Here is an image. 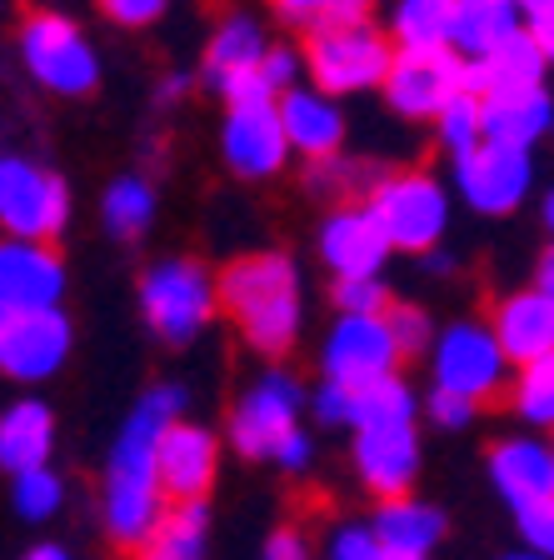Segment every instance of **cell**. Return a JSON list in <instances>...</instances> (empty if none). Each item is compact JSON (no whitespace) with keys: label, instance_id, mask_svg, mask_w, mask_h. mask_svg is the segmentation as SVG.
I'll return each mask as SVG.
<instances>
[{"label":"cell","instance_id":"4316f807","mask_svg":"<svg viewBox=\"0 0 554 560\" xmlns=\"http://www.w3.org/2000/svg\"><path fill=\"white\" fill-rule=\"evenodd\" d=\"M345 425L355 431H385V425H415V396L400 375H380L369 385L345 390Z\"/></svg>","mask_w":554,"mask_h":560},{"label":"cell","instance_id":"ba28073f","mask_svg":"<svg viewBox=\"0 0 554 560\" xmlns=\"http://www.w3.org/2000/svg\"><path fill=\"white\" fill-rule=\"evenodd\" d=\"M300 381L285 371H270L260 375V381L250 385L240 396V406H235L231 416V441L240 455H250V460H260V455H275V445L285 441L290 431H300L295 425V416H300Z\"/></svg>","mask_w":554,"mask_h":560},{"label":"cell","instance_id":"603a6c76","mask_svg":"<svg viewBox=\"0 0 554 560\" xmlns=\"http://www.w3.org/2000/svg\"><path fill=\"white\" fill-rule=\"evenodd\" d=\"M550 91H509V95H485L480 101V140L490 145H509V151H530L534 140L550 130Z\"/></svg>","mask_w":554,"mask_h":560},{"label":"cell","instance_id":"30bf717a","mask_svg":"<svg viewBox=\"0 0 554 560\" xmlns=\"http://www.w3.org/2000/svg\"><path fill=\"white\" fill-rule=\"evenodd\" d=\"M325 381L330 385H369L380 381V375H394V361H400V350L390 340V326H385V315H340L335 330L325 336Z\"/></svg>","mask_w":554,"mask_h":560},{"label":"cell","instance_id":"4dcf8cb0","mask_svg":"<svg viewBox=\"0 0 554 560\" xmlns=\"http://www.w3.org/2000/svg\"><path fill=\"white\" fill-rule=\"evenodd\" d=\"M101 215L110 225V235H140L155 215V190L140 180V175H120L116 186L105 190Z\"/></svg>","mask_w":554,"mask_h":560},{"label":"cell","instance_id":"e0dca14e","mask_svg":"<svg viewBox=\"0 0 554 560\" xmlns=\"http://www.w3.org/2000/svg\"><path fill=\"white\" fill-rule=\"evenodd\" d=\"M544 70H550V50H540L524 31H515L505 46H495L485 60H464L460 91L485 101V95H509V91H540Z\"/></svg>","mask_w":554,"mask_h":560},{"label":"cell","instance_id":"f907efd6","mask_svg":"<svg viewBox=\"0 0 554 560\" xmlns=\"http://www.w3.org/2000/svg\"><path fill=\"white\" fill-rule=\"evenodd\" d=\"M5 315H11V305H5V295H0V320H5Z\"/></svg>","mask_w":554,"mask_h":560},{"label":"cell","instance_id":"ee69618b","mask_svg":"<svg viewBox=\"0 0 554 560\" xmlns=\"http://www.w3.org/2000/svg\"><path fill=\"white\" fill-rule=\"evenodd\" d=\"M275 460L280 466H290V470H300L305 460H310V435H300V431H290L285 441L275 445Z\"/></svg>","mask_w":554,"mask_h":560},{"label":"cell","instance_id":"bcb514c9","mask_svg":"<svg viewBox=\"0 0 554 560\" xmlns=\"http://www.w3.org/2000/svg\"><path fill=\"white\" fill-rule=\"evenodd\" d=\"M285 21H315V15L325 11V0H270Z\"/></svg>","mask_w":554,"mask_h":560},{"label":"cell","instance_id":"d6986e66","mask_svg":"<svg viewBox=\"0 0 554 560\" xmlns=\"http://www.w3.org/2000/svg\"><path fill=\"white\" fill-rule=\"evenodd\" d=\"M355 460L365 486L380 501H404L410 480L420 470V445H415V425H385V431H359L355 441Z\"/></svg>","mask_w":554,"mask_h":560},{"label":"cell","instance_id":"f1b7e54d","mask_svg":"<svg viewBox=\"0 0 554 560\" xmlns=\"http://www.w3.org/2000/svg\"><path fill=\"white\" fill-rule=\"evenodd\" d=\"M200 546H205V505H170L135 546V560H200Z\"/></svg>","mask_w":554,"mask_h":560},{"label":"cell","instance_id":"f35d334b","mask_svg":"<svg viewBox=\"0 0 554 560\" xmlns=\"http://www.w3.org/2000/svg\"><path fill=\"white\" fill-rule=\"evenodd\" d=\"M101 11L110 15L116 25H151V21H161V11H165V0H101Z\"/></svg>","mask_w":554,"mask_h":560},{"label":"cell","instance_id":"ac0fdd59","mask_svg":"<svg viewBox=\"0 0 554 560\" xmlns=\"http://www.w3.org/2000/svg\"><path fill=\"white\" fill-rule=\"evenodd\" d=\"M490 336H495L499 355L515 361V365L554 361L550 355L554 350V295L520 291V295H509V301H499Z\"/></svg>","mask_w":554,"mask_h":560},{"label":"cell","instance_id":"681fc988","mask_svg":"<svg viewBox=\"0 0 554 560\" xmlns=\"http://www.w3.org/2000/svg\"><path fill=\"white\" fill-rule=\"evenodd\" d=\"M375 560H420V556H394V550H380Z\"/></svg>","mask_w":554,"mask_h":560},{"label":"cell","instance_id":"8d00e7d4","mask_svg":"<svg viewBox=\"0 0 554 560\" xmlns=\"http://www.w3.org/2000/svg\"><path fill=\"white\" fill-rule=\"evenodd\" d=\"M255 75H260V85H266V91L280 101V95L295 91V81H300V56H295V50H285V46H280V50L270 46Z\"/></svg>","mask_w":554,"mask_h":560},{"label":"cell","instance_id":"74e56055","mask_svg":"<svg viewBox=\"0 0 554 560\" xmlns=\"http://www.w3.org/2000/svg\"><path fill=\"white\" fill-rule=\"evenodd\" d=\"M375 0H325V11L315 15V31H359L369 25Z\"/></svg>","mask_w":554,"mask_h":560},{"label":"cell","instance_id":"7bdbcfd3","mask_svg":"<svg viewBox=\"0 0 554 560\" xmlns=\"http://www.w3.org/2000/svg\"><path fill=\"white\" fill-rule=\"evenodd\" d=\"M266 560H305V540H300V530H275L270 536V546H266Z\"/></svg>","mask_w":554,"mask_h":560},{"label":"cell","instance_id":"2e32d148","mask_svg":"<svg viewBox=\"0 0 554 560\" xmlns=\"http://www.w3.org/2000/svg\"><path fill=\"white\" fill-rule=\"evenodd\" d=\"M66 291V266L50 245L0 241V295L11 311H50Z\"/></svg>","mask_w":554,"mask_h":560},{"label":"cell","instance_id":"816d5d0a","mask_svg":"<svg viewBox=\"0 0 554 560\" xmlns=\"http://www.w3.org/2000/svg\"><path fill=\"white\" fill-rule=\"evenodd\" d=\"M509 560H544V556H509Z\"/></svg>","mask_w":554,"mask_h":560},{"label":"cell","instance_id":"ab89813d","mask_svg":"<svg viewBox=\"0 0 554 560\" xmlns=\"http://www.w3.org/2000/svg\"><path fill=\"white\" fill-rule=\"evenodd\" d=\"M520 530L534 550H550L554 546V505H534V511H520Z\"/></svg>","mask_w":554,"mask_h":560},{"label":"cell","instance_id":"484cf974","mask_svg":"<svg viewBox=\"0 0 554 560\" xmlns=\"http://www.w3.org/2000/svg\"><path fill=\"white\" fill-rule=\"evenodd\" d=\"M56 441V420L40 400H21L0 416V470L25 476V470H40Z\"/></svg>","mask_w":554,"mask_h":560},{"label":"cell","instance_id":"d590c367","mask_svg":"<svg viewBox=\"0 0 554 560\" xmlns=\"http://www.w3.org/2000/svg\"><path fill=\"white\" fill-rule=\"evenodd\" d=\"M385 326H390V340L394 350H410V355H420V350L429 346V315L415 311V305H394V311H385Z\"/></svg>","mask_w":554,"mask_h":560},{"label":"cell","instance_id":"60d3db41","mask_svg":"<svg viewBox=\"0 0 554 560\" xmlns=\"http://www.w3.org/2000/svg\"><path fill=\"white\" fill-rule=\"evenodd\" d=\"M429 416H435L439 425H470V420H474V400L450 396V390H435V396H429Z\"/></svg>","mask_w":554,"mask_h":560},{"label":"cell","instance_id":"52a82bcc","mask_svg":"<svg viewBox=\"0 0 554 560\" xmlns=\"http://www.w3.org/2000/svg\"><path fill=\"white\" fill-rule=\"evenodd\" d=\"M390 40L380 31H315L310 35V75L320 85V95H355L369 85H385V70H390Z\"/></svg>","mask_w":554,"mask_h":560},{"label":"cell","instance_id":"7dc6e473","mask_svg":"<svg viewBox=\"0 0 554 560\" xmlns=\"http://www.w3.org/2000/svg\"><path fill=\"white\" fill-rule=\"evenodd\" d=\"M534 291H544V295L554 291V256H550V250L540 256V276H534Z\"/></svg>","mask_w":554,"mask_h":560},{"label":"cell","instance_id":"4fadbf2b","mask_svg":"<svg viewBox=\"0 0 554 560\" xmlns=\"http://www.w3.org/2000/svg\"><path fill=\"white\" fill-rule=\"evenodd\" d=\"M530 151H509V145H490L480 140L474 151L455 155V180H460V196L485 215H505L530 196Z\"/></svg>","mask_w":554,"mask_h":560},{"label":"cell","instance_id":"1f68e13d","mask_svg":"<svg viewBox=\"0 0 554 560\" xmlns=\"http://www.w3.org/2000/svg\"><path fill=\"white\" fill-rule=\"evenodd\" d=\"M515 410H520L530 425H550L554 420V361H534L520 365V381H515Z\"/></svg>","mask_w":554,"mask_h":560},{"label":"cell","instance_id":"8992f818","mask_svg":"<svg viewBox=\"0 0 554 560\" xmlns=\"http://www.w3.org/2000/svg\"><path fill=\"white\" fill-rule=\"evenodd\" d=\"M21 56L31 66V75L40 85H50L56 95H85L101 81V60L85 46V35L75 21L56 11H35L21 25Z\"/></svg>","mask_w":554,"mask_h":560},{"label":"cell","instance_id":"e575fe53","mask_svg":"<svg viewBox=\"0 0 554 560\" xmlns=\"http://www.w3.org/2000/svg\"><path fill=\"white\" fill-rule=\"evenodd\" d=\"M335 311L340 315H385L390 295L380 280H335Z\"/></svg>","mask_w":554,"mask_h":560},{"label":"cell","instance_id":"44dd1931","mask_svg":"<svg viewBox=\"0 0 554 560\" xmlns=\"http://www.w3.org/2000/svg\"><path fill=\"white\" fill-rule=\"evenodd\" d=\"M490 476L505 490V501L520 511L554 505V455L540 441H499L490 451Z\"/></svg>","mask_w":554,"mask_h":560},{"label":"cell","instance_id":"7c38bea8","mask_svg":"<svg viewBox=\"0 0 554 560\" xmlns=\"http://www.w3.org/2000/svg\"><path fill=\"white\" fill-rule=\"evenodd\" d=\"M70 355V320L50 311H11L0 320V371L15 381H46Z\"/></svg>","mask_w":554,"mask_h":560},{"label":"cell","instance_id":"9a60e30c","mask_svg":"<svg viewBox=\"0 0 554 560\" xmlns=\"http://www.w3.org/2000/svg\"><path fill=\"white\" fill-rule=\"evenodd\" d=\"M220 145H225V161H231L235 175H250V180L275 175L280 165H285V155H290L285 136H280L275 101H240V105H231Z\"/></svg>","mask_w":554,"mask_h":560},{"label":"cell","instance_id":"d4e9b609","mask_svg":"<svg viewBox=\"0 0 554 560\" xmlns=\"http://www.w3.org/2000/svg\"><path fill=\"white\" fill-rule=\"evenodd\" d=\"M520 31V11L509 0H455L450 15V50L460 60H485Z\"/></svg>","mask_w":554,"mask_h":560},{"label":"cell","instance_id":"83f0119b","mask_svg":"<svg viewBox=\"0 0 554 560\" xmlns=\"http://www.w3.org/2000/svg\"><path fill=\"white\" fill-rule=\"evenodd\" d=\"M439 530H445V521H439V511H429V505L420 501H385L380 505V521H375V546L380 550H394V556H420L425 560V550L439 540Z\"/></svg>","mask_w":554,"mask_h":560},{"label":"cell","instance_id":"f546056e","mask_svg":"<svg viewBox=\"0 0 554 560\" xmlns=\"http://www.w3.org/2000/svg\"><path fill=\"white\" fill-rule=\"evenodd\" d=\"M455 0H400L394 11V40L400 50H450Z\"/></svg>","mask_w":554,"mask_h":560},{"label":"cell","instance_id":"836d02e7","mask_svg":"<svg viewBox=\"0 0 554 560\" xmlns=\"http://www.w3.org/2000/svg\"><path fill=\"white\" fill-rule=\"evenodd\" d=\"M56 505H60V480L50 476L46 466L15 476V511H21L25 521H40V515H50Z\"/></svg>","mask_w":554,"mask_h":560},{"label":"cell","instance_id":"f6af8a7d","mask_svg":"<svg viewBox=\"0 0 554 560\" xmlns=\"http://www.w3.org/2000/svg\"><path fill=\"white\" fill-rule=\"evenodd\" d=\"M315 410H320V420H345V385H320V396H315Z\"/></svg>","mask_w":554,"mask_h":560},{"label":"cell","instance_id":"5b68a950","mask_svg":"<svg viewBox=\"0 0 554 560\" xmlns=\"http://www.w3.org/2000/svg\"><path fill=\"white\" fill-rule=\"evenodd\" d=\"M365 210H369V221L380 225L390 250H429L445 235V221H450L445 186H439L435 175H420V171L380 180Z\"/></svg>","mask_w":554,"mask_h":560},{"label":"cell","instance_id":"8fae6325","mask_svg":"<svg viewBox=\"0 0 554 560\" xmlns=\"http://www.w3.org/2000/svg\"><path fill=\"white\" fill-rule=\"evenodd\" d=\"M215 435H205L200 425L170 420L155 435V486H161L165 505H200L205 490L215 486Z\"/></svg>","mask_w":554,"mask_h":560},{"label":"cell","instance_id":"6da1fadb","mask_svg":"<svg viewBox=\"0 0 554 560\" xmlns=\"http://www.w3.org/2000/svg\"><path fill=\"white\" fill-rule=\"evenodd\" d=\"M180 406H185L180 385H155L151 396L135 406V416L126 420L116 455H110V470H105V525H110L116 546L126 550H135L165 515L161 486H155V435L180 416Z\"/></svg>","mask_w":554,"mask_h":560},{"label":"cell","instance_id":"cb8c5ba5","mask_svg":"<svg viewBox=\"0 0 554 560\" xmlns=\"http://www.w3.org/2000/svg\"><path fill=\"white\" fill-rule=\"evenodd\" d=\"M266 50H270L266 31H260L250 15H231V21L215 31L210 50H205V85L231 101L245 81H255V70H260Z\"/></svg>","mask_w":554,"mask_h":560},{"label":"cell","instance_id":"7a4b0ae2","mask_svg":"<svg viewBox=\"0 0 554 560\" xmlns=\"http://www.w3.org/2000/svg\"><path fill=\"white\" fill-rule=\"evenodd\" d=\"M215 305H225L235 330L260 355H280L300 330V276L280 250H255L220 270Z\"/></svg>","mask_w":554,"mask_h":560},{"label":"cell","instance_id":"c3c4849f","mask_svg":"<svg viewBox=\"0 0 554 560\" xmlns=\"http://www.w3.org/2000/svg\"><path fill=\"white\" fill-rule=\"evenodd\" d=\"M25 560H70V556H66V550H60V546H35Z\"/></svg>","mask_w":554,"mask_h":560},{"label":"cell","instance_id":"d6a6232c","mask_svg":"<svg viewBox=\"0 0 554 560\" xmlns=\"http://www.w3.org/2000/svg\"><path fill=\"white\" fill-rule=\"evenodd\" d=\"M439 145L450 155H464L480 145V101L474 95H450V101L439 105Z\"/></svg>","mask_w":554,"mask_h":560},{"label":"cell","instance_id":"5bb4252c","mask_svg":"<svg viewBox=\"0 0 554 560\" xmlns=\"http://www.w3.org/2000/svg\"><path fill=\"white\" fill-rule=\"evenodd\" d=\"M464 60L455 50H394L385 70V95L400 116H439V105L460 95Z\"/></svg>","mask_w":554,"mask_h":560},{"label":"cell","instance_id":"3957f363","mask_svg":"<svg viewBox=\"0 0 554 560\" xmlns=\"http://www.w3.org/2000/svg\"><path fill=\"white\" fill-rule=\"evenodd\" d=\"M140 311L151 320V330L170 346H185L205 330V320L215 315V280L200 260L170 256L155 260L140 280Z\"/></svg>","mask_w":554,"mask_h":560},{"label":"cell","instance_id":"277c9868","mask_svg":"<svg viewBox=\"0 0 554 560\" xmlns=\"http://www.w3.org/2000/svg\"><path fill=\"white\" fill-rule=\"evenodd\" d=\"M70 221L66 180L25 155H0V231L11 241L50 245Z\"/></svg>","mask_w":554,"mask_h":560},{"label":"cell","instance_id":"7402d4cb","mask_svg":"<svg viewBox=\"0 0 554 560\" xmlns=\"http://www.w3.org/2000/svg\"><path fill=\"white\" fill-rule=\"evenodd\" d=\"M320 250L330 260V270H340V280H375L390 256L380 225L369 221V210H335L320 231Z\"/></svg>","mask_w":554,"mask_h":560},{"label":"cell","instance_id":"9c48e42d","mask_svg":"<svg viewBox=\"0 0 554 560\" xmlns=\"http://www.w3.org/2000/svg\"><path fill=\"white\" fill-rule=\"evenodd\" d=\"M505 385V355H499L495 336L474 320H460L435 340V390H450L464 400H490Z\"/></svg>","mask_w":554,"mask_h":560},{"label":"cell","instance_id":"b9f144b4","mask_svg":"<svg viewBox=\"0 0 554 560\" xmlns=\"http://www.w3.org/2000/svg\"><path fill=\"white\" fill-rule=\"evenodd\" d=\"M375 556H380V546H375L369 530H340L335 546H330V560H375Z\"/></svg>","mask_w":554,"mask_h":560},{"label":"cell","instance_id":"ffe728a7","mask_svg":"<svg viewBox=\"0 0 554 560\" xmlns=\"http://www.w3.org/2000/svg\"><path fill=\"white\" fill-rule=\"evenodd\" d=\"M275 116H280V136H285L290 151L310 155V161H330L345 140V116L335 110V101L320 91H285L275 101Z\"/></svg>","mask_w":554,"mask_h":560}]
</instances>
